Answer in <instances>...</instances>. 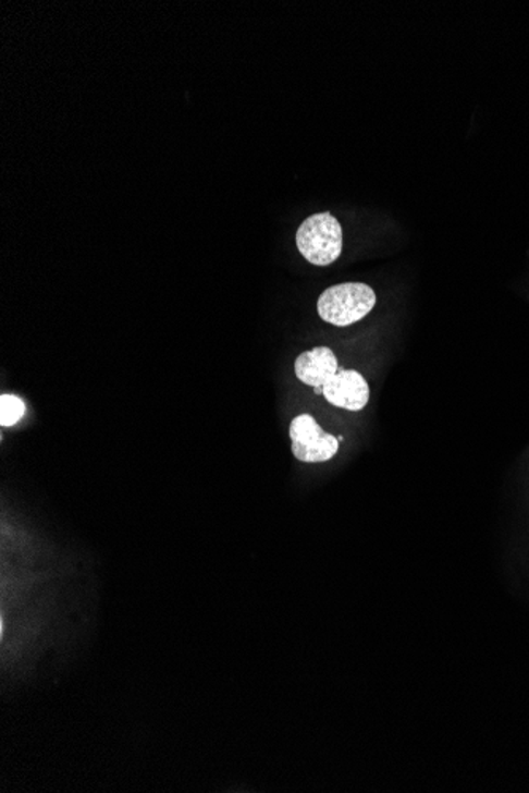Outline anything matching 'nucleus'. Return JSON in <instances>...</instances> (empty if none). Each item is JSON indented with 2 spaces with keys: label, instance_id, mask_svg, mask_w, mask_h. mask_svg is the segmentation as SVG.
Segmentation results:
<instances>
[{
  "label": "nucleus",
  "instance_id": "obj_2",
  "mask_svg": "<svg viewBox=\"0 0 529 793\" xmlns=\"http://www.w3.org/2000/svg\"><path fill=\"white\" fill-rule=\"evenodd\" d=\"M297 247L303 257L316 267H329L343 253V229L330 212H319L302 223Z\"/></svg>",
  "mask_w": 529,
  "mask_h": 793
},
{
  "label": "nucleus",
  "instance_id": "obj_6",
  "mask_svg": "<svg viewBox=\"0 0 529 793\" xmlns=\"http://www.w3.org/2000/svg\"><path fill=\"white\" fill-rule=\"evenodd\" d=\"M26 414V404L15 394H2L0 396V425L3 428L15 426Z\"/></svg>",
  "mask_w": 529,
  "mask_h": 793
},
{
  "label": "nucleus",
  "instance_id": "obj_1",
  "mask_svg": "<svg viewBox=\"0 0 529 793\" xmlns=\"http://www.w3.org/2000/svg\"><path fill=\"white\" fill-rule=\"evenodd\" d=\"M374 290L361 282H346L333 285L320 295L318 313L320 319L335 327L357 324L374 309Z\"/></svg>",
  "mask_w": 529,
  "mask_h": 793
},
{
  "label": "nucleus",
  "instance_id": "obj_3",
  "mask_svg": "<svg viewBox=\"0 0 529 793\" xmlns=\"http://www.w3.org/2000/svg\"><path fill=\"white\" fill-rule=\"evenodd\" d=\"M292 453L302 463H325L340 450V440L320 428L315 417L302 414L291 423Z\"/></svg>",
  "mask_w": 529,
  "mask_h": 793
},
{
  "label": "nucleus",
  "instance_id": "obj_5",
  "mask_svg": "<svg viewBox=\"0 0 529 793\" xmlns=\"http://www.w3.org/2000/svg\"><path fill=\"white\" fill-rule=\"evenodd\" d=\"M340 371L337 359L332 349L316 347L312 351L303 352L295 362V374L298 380L308 387L323 389L327 382Z\"/></svg>",
  "mask_w": 529,
  "mask_h": 793
},
{
  "label": "nucleus",
  "instance_id": "obj_4",
  "mask_svg": "<svg viewBox=\"0 0 529 793\" xmlns=\"http://www.w3.org/2000/svg\"><path fill=\"white\" fill-rule=\"evenodd\" d=\"M322 390L323 398L330 404L346 411H361L370 401V387L367 380L354 369H340Z\"/></svg>",
  "mask_w": 529,
  "mask_h": 793
}]
</instances>
